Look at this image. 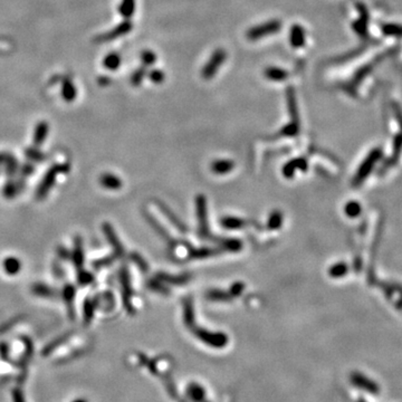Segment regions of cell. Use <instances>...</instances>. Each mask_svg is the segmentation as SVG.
Wrapping results in <instances>:
<instances>
[{"label": "cell", "instance_id": "6da1fadb", "mask_svg": "<svg viewBox=\"0 0 402 402\" xmlns=\"http://www.w3.org/2000/svg\"><path fill=\"white\" fill-rule=\"evenodd\" d=\"M283 24L280 19H272L265 21L263 24L256 25V26L249 28L246 33V38L250 41H256L263 40L265 37H268L274 34L281 32Z\"/></svg>", "mask_w": 402, "mask_h": 402}, {"label": "cell", "instance_id": "7a4b0ae2", "mask_svg": "<svg viewBox=\"0 0 402 402\" xmlns=\"http://www.w3.org/2000/svg\"><path fill=\"white\" fill-rule=\"evenodd\" d=\"M227 59V52L222 48H217L215 52L211 54L210 58L208 59L206 65L201 70V76L203 80H211L215 76L219 68L224 65V63Z\"/></svg>", "mask_w": 402, "mask_h": 402}, {"label": "cell", "instance_id": "3957f363", "mask_svg": "<svg viewBox=\"0 0 402 402\" xmlns=\"http://www.w3.org/2000/svg\"><path fill=\"white\" fill-rule=\"evenodd\" d=\"M381 156H382L381 149L372 150V151L369 153V156L365 158V160L361 163L360 168H359L358 172L356 174V177H354V180H353L354 186L361 185V183L365 180L367 175L371 173V171H372V169H373V166L375 165L376 162L381 159Z\"/></svg>", "mask_w": 402, "mask_h": 402}, {"label": "cell", "instance_id": "277c9868", "mask_svg": "<svg viewBox=\"0 0 402 402\" xmlns=\"http://www.w3.org/2000/svg\"><path fill=\"white\" fill-rule=\"evenodd\" d=\"M68 170V165H54L48 170V172L46 173L44 180L40 183V188H38L37 191V197L38 198H44V197L48 194V191L52 189L53 185L56 181V177L58 173L65 172Z\"/></svg>", "mask_w": 402, "mask_h": 402}, {"label": "cell", "instance_id": "5b68a950", "mask_svg": "<svg viewBox=\"0 0 402 402\" xmlns=\"http://www.w3.org/2000/svg\"><path fill=\"white\" fill-rule=\"evenodd\" d=\"M132 28H133V24H132L129 19H125L124 21H122V23H120L117 27L111 29L110 32L104 33V34H102V35L97 36L95 41L104 42V41L114 40H117V38H120L124 35H126V34H129L132 31Z\"/></svg>", "mask_w": 402, "mask_h": 402}, {"label": "cell", "instance_id": "8992f818", "mask_svg": "<svg viewBox=\"0 0 402 402\" xmlns=\"http://www.w3.org/2000/svg\"><path fill=\"white\" fill-rule=\"evenodd\" d=\"M306 32L301 25L295 24L289 31V44L293 48H301L305 45Z\"/></svg>", "mask_w": 402, "mask_h": 402}, {"label": "cell", "instance_id": "52a82bcc", "mask_svg": "<svg viewBox=\"0 0 402 402\" xmlns=\"http://www.w3.org/2000/svg\"><path fill=\"white\" fill-rule=\"evenodd\" d=\"M264 76L267 80H272V82H284V80L288 79L289 73L281 67L271 66V67L265 68Z\"/></svg>", "mask_w": 402, "mask_h": 402}, {"label": "cell", "instance_id": "ba28073f", "mask_svg": "<svg viewBox=\"0 0 402 402\" xmlns=\"http://www.w3.org/2000/svg\"><path fill=\"white\" fill-rule=\"evenodd\" d=\"M286 102H287L288 106V113L292 118V121L298 122V109H297V101H296V93L292 86H288L286 89Z\"/></svg>", "mask_w": 402, "mask_h": 402}, {"label": "cell", "instance_id": "9c48e42d", "mask_svg": "<svg viewBox=\"0 0 402 402\" xmlns=\"http://www.w3.org/2000/svg\"><path fill=\"white\" fill-rule=\"evenodd\" d=\"M49 126L47 122H40L38 123L35 127V132H34V144L40 147L44 141L47 139V135H48Z\"/></svg>", "mask_w": 402, "mask_h": 402}, {"label": "cell", "instance_id": "30bf717a", "mask_svg": "<svg viewBox=\"0 0 402 402\" xmlns=\"http://www.w3.org/2000/svg\"><path fill=\"white\" fill-rule=\"evenodd\" d=\"M136 0H121L119 5V12L123 18L130 19L135 14Z\"/></svg>", "mask_w": 402, "mask_h": 402}, {"label": "cell", "instance_id": "8fae6325", "mask_svg": "<svg viewBox=\"0 0 402 402\" xmlns=\"http://www.w3.org/2000/svg\"><path fill=\"white\" fill-rule=\"evenodd\" d=\"M76 96H78V91H76L74 83L70 80H64L62 84V97L64 101L73 102L75 101Z\"/></svg>", "mask_w": 402, "mask_h": 402}, {"label": "cell", "instance_id": "7c38bea8", "mask_svg": "<svg viewBox=\"0 0 402 402\" xmlns=\"http://www.w3.org/2000/svg\"><path fill=\"white\" fill-rule=\"evenodd\" d=\"M122 58L119 53H110L103 59V66L109 71H117L121 66Z\"/></svg>", "mask_w": 402, "mask_h": 402}, {"label": "cell", "instance_id": "4fadbf2b", "mask_svg": "<svg viewBox=\"0 0 402 402\" xmlns=\"http://www.w3.org/2000/svg\"><path fill=\"white\" fill-rule=\"evenodd\" d=\"M352 380H353V382L357 384V386L365 389V390H367V391L373 392V393L378 391V388H376L375 384L373 382H371L369 379H366V378H364V376H362L361 374H359V373L358 374L357 373L353 374Z\"/></svg>", "mask_w": 402, "mask_h": 402}, {"label": "cell", "instance_id": "5bb4252c", "mask_svg": "<svg viewBox=\"0 0 402 402\" xmlns=\"http://www.w3.org/2000/svg\"><path fill=\"white\" fill-rule=\"evenodd\" d=\"M381 31L386 36L402 37V25L386 24V25H382Z\"/></svg>", "mask_w": 402, "mask_h": 402}, {"label": "cell", "instance_id": "9a60e30c", "mask_svg": "<svg viewBox=\"0 0 402 402\" xmlns=\"http://www.w3.org/2000/svg\"><path fill=\"white\" fill-rule=\"evenodd\" d=\"M3 268L9 275H16L20 271V262L15 257H8L3 262Z\"/></svg>", "mask_w": 402, "mask_h": 402}, {"label": "cell", "instance_id": "2e32d148", "mask_svg": "<svg viewBox=\"0 0 402 402\" xmlns=\"http://www.w3.org/2000/svg\"><path fill=\"white\" fill-rule=\"evenodd\" d=\"M145 76H148V73H147V67H139L138 70H135L133 72V74L131 75V84L133 85V86H140L141 84H142L143 80Z\"/></svg>", "mask_w": 402, "mask_h": 402}, {"label": "cell", "instance_id": "e0dca14e", "mask_svg": "<svg viewBox=\"0 0 402 402\" xmlns=\"http://www.w3.org/2000/svg\"><path fill=\"white\" fill-rule=\"evenodd\" d=\"M141 62L144 67H149L155 65L157 62V55L153 50L145 49L141 53Z\"/></svg>", "mask_w": 402, "mask_h": 402}, {"label": "cell", "instance_id": "ac0fdd59", "mask_svg": "<svg viewBox=\"0 0 402 402\" xmlns=\"http://www.w3.org/2000/svg\"><path fill=\"white\" fill-rule=\"evenodd\" d=\"M361 211H362L361 204L359 203L358 201H350V202L346 203L345 206L346 216H349L351 218H356L358 216H360Z\"/></svg>", "mask_w": 402, "mask_h": 402}, {"label": "cell", "instance_id": "d6986e66", "mask_svg": "<svg viewBox=\"0 0 402 402\" xmlns=\"http://www.w3.org/2000/svg\"><path fill=\"white\" fill-rule=\"evenodd\" d=\"M348 271H349L348 265L345 263H337L334 266L331 267L330 275L332 277H334V279H340V277H343L344 275H346Z\"/></svg>", "mask_w": 402, "mask_h": 402}, {"label": "cell", "instance_id": "ffe728a7", "mask_svg": "<svg viewBox=\"0 0 402 402\" xmlns=\"http://www.w3.org/2000/svg\"><path fill=\"white\" fill-rule=\"evenodd\" d=\"M148 78L152 83L162 84L165 80V74L163 71H160V70H157V68H155V70L150 71L148 73Z\"/></svg>", "mask_w": 402, "mask_h": 402}, {"label": "cell", "instance_id": "44dd1931", "mask_svg": "<svg viewBox=\"0 0 402 402\" xmlns=\"http://www.w3.org/2000/svg\"><path fill=\"white\" fill-rule=\"evenodd\" d=\"M102 183H103V186L110 188V189H118L120 185H121L119 179L112 174L103 175L102 177Z\"/></svg>", "mask_w": 402, "mask_h": 402}, {"label": "cell", "instance_id": "7402d4cb", "mask_svg": "<svg viewBox=\"0 0 402 402\" xmlns=\"http://www.w3.org/2000/svg\"><path fill=\"white\" fill-rule=\"evenodd\" d=\"M34 290H35V293H38L41 296H48L50 294V289L48 287H46V286H35L34 287Z\"/></svg>", "mask_w": 402, "mask_h": 402}, {"label": "cell", "instance_id": "603a6c76", "mask_svg": "<svg viewBox=\"0 0 402 402\" xmlns=\"http://www.w3.org/2000/svg\"><path fill=\"white\" fill-rule=\"evenodd\" d=\"M26 156H28L33 160H38L42 158V156H40V153H38V151H35V150H33V149L28 150V152H26Z\"/></svg>", "mask_w": 402, "mask_h": 402}, {"label": "cell", "instance_id": "cb8c5ba5", "mask_svg": "<svg viewBox=\"0 0 402 402\" xmlns=\"http://www.w3.org/2000/svg\"><path fill=\"white\" fill-rule=\"evenodd\" d=\"M14 401L15 402H25L24 397H23V395H21V392L19 390L14 392Z\"/></svg>", "mask_w": 402, "mask_h": 402}, {"label": "cell", "instance_id": "d4e9b609", "mask_svg": "<svg viewBox=\"0 0 402 402\" xmlns=\"http://www.w3.org/2000/svg\"><path fill=\"white\" fill-rule=\"evenodd\" d=\"M73 402H86V401L83 400V399H78V400H74Z\"/></svg>", "mask_w": 402, "mask_h": 402}]
</instances>
